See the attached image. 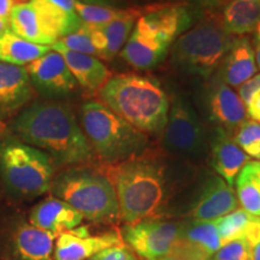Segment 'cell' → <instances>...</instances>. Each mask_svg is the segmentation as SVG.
<instances>
[{"label": "cell", "mask_w": 260, "mask_h": 260, "mask_svg": "<svg viewBox=\"0 0 260 260\" xmlns=\"http://www.w3.org/2000/svg\"><path fill=\"white\" fill-rule=\"evenodd\" d=\"M99 167L115 188L122 222L134 224L167 216L180 180L162 155L146 149L128 160L99 162Z\"/></svg>", "instance_id": "obj_1"}, {"label": "cell", "mask_w": 260, "mask_h": 260, "mask_svg": "<svg viewBox=\"0 0 260 260\" xmlns=\"http://www.w3.org/2000/svg\"><path fill=\"white\" fill-rule=\"evenodd\" d=\"M6 126L27 145L50 155L58 168L95 165L99 161L67 104L32 102Z\"/></svg>", "instance_id": "obj_2"}, {"label": "cell", "mask_w": 260, "mask_h": 260, "mask_svg": "<svg viewBox=\"0 0 260 260\" xmlns=\"http://www.w3.org/2000/svg\"><path fill=\"white\" fill-rule=\"evenodd\" d=\"M104 105L145 134L160 135L169 100L158 81L140 75H117L99 92Z\"/></svg>", "instance_id": "obj_3"}, {"label": "cell", "mask_w": 260, "mask_h": 260, "mask_svg": "<svg viewBox=\"0 0 260 260\" xmlns=\"http://www.w3.org/2000/svg\"><path fill=\"white\" fill-rule=\"evenodd\" d=\"M57 170L50 155L0 124V183L10 197L31 200L47 193Z\"/></svg>", "instance_id": "obj_4"}, {"label": "cell", "mask_w": 260, "mask_h": 260, "mask_svg": "<svg viewBox=\"0 0 260 260\" xmlns=\"http://www.w3.org/2000/svg\"><path fill=\"white\" fill-rule=\"evenodd\" d=\"M50 191L89 222L113 224L121 220L115 188L99 164L64 168L54 176Z\"/></svg>", "instance_id": "obj_5"}, {"label": "cell", "mask_w": 260, "mask_h": 260, "mask_svg": "<svg viewBox=\"0 0 260 260\" xmlns=\"http://www.w3.org/2000/svg\"><path fill=\"white\" fill-rule=\"evenodd\" d=\"M81 128L100 164H117L144 153L148 139L103 103L81 106Z\"/></svg>", "instance_id": "obj_6"}, {"label": "cell", "mask_w": 260, "mask_h": 260, "mask_svg": "<svg viewBox=\"0 0 260 260\" xmlns=\"http://www.w3.org/2000/svg\"><path fill=\"white\" fill-rule=\"evenodd\" d=\"M233 42V35L224 29L218 12L207 10L193 28L176 39L172 60L186 74L209 77L223 63Z\"/></svg>", "instance_id": "obj_7"}, {"label": "cell", "mask_w": 260, "mask_h": 260, "mask_svg": "<svg viewBox=\"0 0 260 260\" xmlns=\"http://www.w3.org/2000/svg\"><path fill=\"white\" fill-rule=\"evenodd\" d=\"M162 146L168 153L186 160H198L207 153L209 144L203 122L183 98H175L169 110Z\"/></svg>", "instance_id": "obj_8"}, {"label": "cell", "mask_w": 260, "mask_h": 260, "mask_svg": "<svg viewBox=\"0 0 260 260\" xmlns=\"http://www.w3.org/2000/svg\"><path fill=\"white\" fill-rule=\"evenodd\" d=\"M181 222L148 219L125 224L121 230L123 242L142 260H160L180 239Z\"/></svg>", "instance_id": "obj_9"}, {"label": "cell", "mask_w": 260, "mask_h": 260, "mask_svg": "<svg viewBox=\"0 0 260 260\" xmlns=\"http://www.w3.org/2000/svg\"><path fill=\"white\" fill-rule=\"evenodd\" d=\"M25 69L32 88L45 98H67L79 87L63 56L53 50L28 64Z\"/></svg>", "instance_id": "obj_10"}, {"label": "cell", "mask_w": 260, "mask_h": 260, "mask_svg": "<svg viewBox=\"0 0 260 260\" xmlns=\"http://www.w3.org/2000/svg\"><path fill=\"white\" fill-rule=\"evenodd\" d=\"M239 206L233 187L220 176H210L200 184L187 216L195 222H214Z\"/></svg>", "instance_id": "obj_11"}, {"label": "cell", "mask_w": 260, "mask_h": 260, "mask_svg": "<svg viewBox=\"0 0 260 260\" xmlns=\"http://www.w3.org/2000/svg\"><path fill=\"white\" fill-rule=\"evenodd\" d=\"M139 18L169 46L193 23L191 5L184 0L142 6Z\"/></svg>", "instance_id": "obj_12"}, {"label": "cell", "mask_w": 260, "mask_h": 260, "mask_svg": "<svg viewBox=\"0 0 260 260\" xmlns=\"http://www.w3.org/2000/svg\"><path fill=\"white\" fill-rule=\"evenodd\" d=\"M121 232L112 230L90 235L87 226H77L57 236L53 260H89L103 249L122 243Z\"/></svg>", "instance_id": "obj_13"}, {"label": "cell", "mask_w": 260, "mask_h": 260, "mask_svg": "<svg viewBox=\"0 0 260 260\" xmlns=\"http://www.w3.org/2000/svg\"><path fill=\"white\" fill-rule=\"evenodd\" d=\"M25 67L0 61V124H6L35 96Z\"/></svg>", "instance_id": "obj_14"}, {"label": "cell", "mask_w": 260, "mask_h": 260, "mask_svg": "<svg viewBox=\"0 0 260 260\" xmlns=\"http://www.w3.org/2000/svg\"><path fill=\"white\" fill-rule=\"evenodd\" d=\"M206 102L210 118L229 134L235 133L248 116L245 104L220 76L210 86Z\"/></svg>", "instance_id": "obj_15"}, {"label": "cell", "mask_w": 260, "mask_h": 260, "mask_svg": "<svg viewBox=\"0 0 260 260\" xmlns=\"http://www.w3.org/2000/svg\"><path fill=\"white\" fill-rule=\"evenodd\" d=\"M56 236L19 219L9 237L11 260H52Z\"/></svg>", "instance_id": "obj_16"}, {"label": "cell", "mask_w": 260, "mask_h": 260, "mask_svg": "<svg viewBox=\"0 0 260 260\" xmlns=\"http://www.w3.org/2000/svg\"><path fill=\"white\" fill-rule=\"evenodd\" d=\"M29 3L52 44L77 31L83 25L75 10V0H29Z\"/></svg>", "instance_id": "obj_17"}, {"label": "cell", "mask_w": 260, "mask_h": 260, "mask_svg": "<svg viewBox=\"0 0 260 260\" xmlns=\"http://www.w3.org/2000/svg\"><path fill=\"white\" fill-rule=\"evenodd\" d=\"M168 48L169 45L154 35L139 18L122 48L121 57L136 69H151L167 57Z\"/></svg>", "instance_id": "obj_18"}, {"label": "cell", "mask_w": 260, "mask_h": 260, "mask_svg": "<svg viewBox=\"0 0 260 260\" xmlns=\"http://www.w3.org/2000/svg\"><path fill=\"white\" fill-rule=\"evenodd\" d=\"M210 161L218 176L233 187L239 172L251 158L237 146L232 134L217 126L210 139Z\"/></svg>", "instance_id": "obj_19"}, {"label": "cell", "mask_w": 260, "mask_h": 260, "mask_svg": "<svg viewBox=\"0 0 260 260\" xmlns=\"http://www.w3.org/2000/svg\"><path fill=\"white\" fill-rule=\"evenodd\" d=\"M83 216L63 200L50 197L35 205L29 213V223L57 236L80 226Z\"/></svg>", "instance_id": "obj_20"}, {"label": "cell", "mask_w": 260, "mask_h": 260, "mask_svg": "<svg viewBox=\"0 0 260 260\" xmlns=\"http://www.w3.org/2000/svg\"><path fill=\"white\" fill-rule=\"evenodd\" d=\"M51 50L63 56L70 73L73 74L77 84L83 89L99 93L111 79V73L96 57L68 50L58 41L52 45Z\"/></svg>", "instance_id": "obj_21"}, {"label": "cell", "mask_w": 260, "mask_h": 260, "mask_svg": "<svg viewBox=\"0 0 260 260\" xmlns=\"http://www.w3.org/2000/svg\"><path fill=\"white\" fill-rule=\"evenodd\" d=\"M255 73V54L251 41L247 38L234 40L222 63L220 79L229 87H240Z\"/></svg>", "instance_id": "obj_22"}, {"label": "cell", "mask_w": 260, "mask_h": 260, "mask_svg": "<svg viewBox=\"0 0 260 260\" xmlns=\"http://www.w3.org/2000/svg\"><path fill=\"white\" fill-rule=\"evenodd\" d=\"M220 6V22L229 34H248L260 24V4L256 0H225Z\"/></svg>", "instance_id": "obj_23"}, {"label": "cell", "mask_w": 260, "mask_h": 260, "mask_svg": "<svg viewBox=\"0 0 260 260\" xmlns=\"http://www.w3.org/2000/svg\"><path fill=\"white\" fill-rule=\"evenodd\" d=\"M141 15V8L133 6V8L124 9L123 14L118 18L113 19L106 24L98 25L99 30L102 31L104 40H105V57H104V59H112L124 47L126 40L134 29L136 21Z\"/></svg>", "instance_id": "obj_24"}, {"label": "cell", "mask_w": 260, "mask_h": 260, "mask_svg": "<svg viewBox=\"0 0 260 260\" xmlns=\"http://www.w3.org/2000/svg\"><path fill=\"white\" fill-rule=\"evenodd\" d=\"M51 46H42L19 38L8 30L0 35V61L2 63L27 67L28 64L46 54Z\"/></svg>", "instance_id": "obj_25"}, {"label": "cell", "mask_w": 260, "mask_h": 260, "mask_svg": "<svg viewBox=\"0 0 260 260\" xmlns=\"http://www.w3.org/2000/svg\"><path fill=\"white\" fill-rule=\"evenodd\" d=\"M10 30L32 44L42 46L53 45L45 34L37 12L29 2L16 3L10 15Z\"/></svg>", "instance_id": "obj_26"}, {"label": "cell", "mask_w": 260, "mask_h": 260, "mask_svg": "<svg viewBox=\"0 0 260 260\" xmlns=\"http://www.w3.org/2000/svg\"><path fill=\"white\" fill-rule=\"evenodd\" d=\"M236 197L242 209L260 217V161H248L237 175Z\"/></svg>", "instance_id": "obj_27"}, {"label": "cell", "mask_w": 260, "mask_h": 260, "mask_svg": "<svg viewBox=\"0 0 260 260\" xmlns=\"http://www.w3.org/2000/svg\"><path fill=\"white\" fill-rule=\"evenodd\" d=\"M180 240L200 249L209 256H212L222 247L216 220L195 222L188 219L181 222Z\"/></svg>", "instance_id": "obj_28"}, {"label": "cell", "mask_w": 260, "mask_h": 260, "mask_svg": "<svg viewBox=\"0 0 260 260\" xmlns=\"http://www.w3.org/2000/svg\"><path fill=\"white\" fill-rule=\"evenodd\" d=\"M255 216L248 213L247 211L242 209H236L233 212L225 214L222 218L217 219L216 224L218 228V233L220 237V243H225L234 241L237 239H243L247 232V228Z\"/></svg>", "instance_id": "obj_29"}, {"label": "cell", "mask_w": 260, "mask_h": 260, "mask_svg": "<svg viewBox=\"0 0 260 260\" xmlns=\"http://www.w3.org/2000/svg\"><path fill=\"white\" fill-rule=\"evenodd\" d=\"M75 10L83 22L88 25H103L118 18L123 14L124 9H116L112 6L84 4L75 0Z\"/></svg>", "instance_id": "obj_30"}, {"label": "cell", "mask_w": 260, "mask_h": 260, "mask_svg": "<svg viewBox=\"0 0 260 260\" xmlns=\"http://www.w3.org/2000/svg\"><path fill=\"white\" fill-rule=\"evenodd\" d=\"M235 142L249 158L260 160V123L246 119L233 136Z\"/></svg>", "instance_id": "obj_31"}, {"label": "cell", "mask_w": 260, "mask_h": 260, "mask_svg": "<svg viewBox=\"0 0 260 260\" xmlns=\"http://www.w3.org/2000/svg\"><path fill=\"white\" fill-rule=\"evenodd\" d=\"M58 42L70 51L88 54V56L96 58L99 57V52H98L95 44H94L92 34H90L89 29L86 24H83L79 30L73 32V34L61 38L60 40H58Z\"/></svg>", "instance_id": "obj_32"}, {"label": "cell", "mask_w": 260, "mask_h": 260, "mask_svg": "<svg viewBox=\"0 0 260 260\" xmlns=\"http://www.w3.org/2000/svg\"><path fill=\"white\" fill-rule=\"evenodd\" d=\"M210 260H252L251 246L245 237L234 240L220 247Z\"/></svg>", "instance_id": "obj_33"}, {"label": "cell", "mask_w": 260, "mask_h": 260, "mask_svg": "<svg viewBox=\"0 0 260 260\" xmlns=\"http://www.w3.org/2000/svg\"><path fill=\"white\" fill-rule=\"evenodd\" d=\"M133 254L134 253L132 249L124 242H122L118 245L107 247L93 255L89 260H132Z\"/></svg>", "instance_id": "obj_34"}, {"label": "cell", "mask_w": 260, "mask_h": 260, "mask_svg": "<svg viewBox=\"0 0 260 260\" xmlns=\"http://www.w3.org/2000/svg\"><path fill=\"white\" fill-rule=\"evenodd\" d=\"M245 239L251 246L252 260H260V217H255L247 228Z\"/></svg>", "instance_id": "obj_35"}, {"label": "cell", "mask_w": 260, "mask_h": 260, "mask_svg": "<svg viewBox=\"0 0 260 260\" xmlns=\"http://www.w3.org/2000/svg\"><path fill=\"white\" fill-rule=\"evenodd\" d=\"M260 89V74L253 76L252 79H249L248 81H246L245 83L241 84L239 87V94L237 95L240 96V99L242 100L243 104L247 106L248 105L249 100L253 96V94L255 92H258Z\"/></svg>", "instance_id": "obj_36"}, {"label": "cell", "mask_w": 260, "mask_h": 260, "mask_svg": "<svg viewBox=\"0 0 260 260\" xmlns=\"http://www.w3.org/2000/svg\"><path fill=\"white\" fill-rule=\"evenodd\" d=\"M247 113L252 119L260 123V89L253 94L249 100L248 105H247Z\"/></svg>", "instance_id": "obj_37"}, {"label": "cell", "mask_w": 260, "mask_h": 260, "mask_svg": "<svg viewBox=\"0 0 260 260\" xmlns=\"http://www.w3.org/2000/svg\"><path fill=\"white\" fill-rule=\"evenodd\" d=\"M184 2H187L191 6H198V8L213 9L218 8L225 0H184Z\"/></svg>", "instance_id": "obj_38"}, {"label": "cell", "mask_w": 260, "mask_h": 260, "mask_svg": "<svg viewBox=\"0 0 260 260\" xmlns=\"http://www.w3.org/2000/svg\"><path fill=\"white\" fill-rule=\"evenodd\" d=\"M16 0H0V18L10 21V15L16 5Z\"/></svg>", "instance_id": "obj_39"}, {"label": "cell", "mask_w": 260, "mask_h": 260, "mask_svg": "<svg viewBox=\"0 0 260 260\" xmlns=\"http://www.w3.org/2000/svg\"><path fill=\"white\" fill-rule=\"evenodd\" d=\"M130 4L135 5L136 8H142L152 4H160V3H170V2H178V0H125Z\"/></svg>", "instance_id": "obj_40"}, {"label": "cell", "mask_w": 260, "mask_h": 260, "mask_svg": "<svg viewBox=\"0 0 260 260\" xmlns=\"http://www.w3.org/2000/svg\"><path fill=\"white\" fill-rule=\"evenodd\" d=\"M254 54H255V63L258 64V68L260 69V24L256 27L254 31Z\"/></svg>", "instance_id": "obj_41"}, {"label": "cell", "mask_w": 260, "mask_h": 260, "mask_svg": "<svg viewBox=\"0 0 260 260\" xmlns=\"http://www.w3.org/2000/svg\"><path fill=\"white\" fill-rule=\"evenodd\" d=\"M77 2L84 3V4H93V5H104L110 6L112 0H77Z\"/></svg>", "instance_id": "obj_42"}, {"label": "cell", "mask_w": 260, "mask_h": 260, "mask_svg": "<svg viewBox=\"0 0 260 260\" xmlns=\"http://www.w3.org/2000/svg\"><path fill=\"white\" fill-rule=\"evenodd\" d=\"M8 30H10V21H6V19L0 18V35Z\"/></svg>", "instance_id": "obj_43"}, {"label": "cell", "mask_w": 260, "mask_h": 260, "mask_svg": "<svg viewBox=\"0 0 260 260\" xmlns=\"http://www.w3.org/2000/svg\"><path fill=\"white\" fill-rule=\"evenodd\" d=\"M133 253H134V252H133ZM132 260H142V259H139L138 256H136L135 253H134V254H133V258H132Z\"/></svg>", "instance_id": "obj_44"}, {"label": "cell", "mask_w": 260, "mask_h": 260, "mask_svg": "<svg viewBox=\"0 0 260 260\" xmlns=\"http://www.w3.org/2000/svg\"><path fill=\"white\" fill-rule=\"evenodd\" d=\"M16 2H17V3H27V2H29V0H16Z\"/></svg>", "instance_id": "obj_45"}, {"label": "cell", "mask_w": 260, "mask_h": 260, "mask_svg": "<svg viewBox=\"0 0 260 260\" xmlns=\"http://www.w3.org/2000/svg\"><path fill=\"white\" fill-rule=\"evenodd\" d=\"M256 2H258V3H259V4H260V0H256Z\"/></svg>", "instance_id": "obj_46"}, {"label": "cell", "mask_w": 260, "mask_h": 260, "mask_svg": "<svg viewBox=\"0 0 260 260\" xmlns=\"http://www.w3.org/2000/svg\"><path fill=\"white\" fill-rule=\"evenodd\" d=\"M204 260H210V258L209 259H204Z\"/></svg>", "instance_id": "obj_47"}]
</instances>
